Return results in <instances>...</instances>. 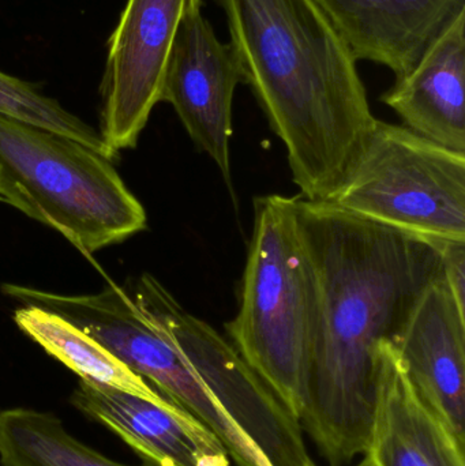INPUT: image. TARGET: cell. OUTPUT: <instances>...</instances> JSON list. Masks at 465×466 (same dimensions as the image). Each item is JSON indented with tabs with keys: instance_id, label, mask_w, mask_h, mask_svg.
Listing matches in <instances>:
<instances>
[{
	"instance_id": "cell-1",
	"label": "cell",
	"mask_w": 465,
	"mask_h": 466,
	"mask_svg": "<svg viewBox=\"0 0 465 466\" xmlns=\"http://www.w3.org/2000/svg\"><path fill=\"white\" fill-rule=\"evenodd\" d=\"M316 288L317 323L299 426L329 466L366 454L379 347L395 344L426 288L442 276L433 244L298 197Z\"/></svg>"
},
{
	"instance_id": "cell-2",
	"label": "cell",
	"mask_w": 465,
	"mask_h": 466,
	"mask_svg": "<svg viewBox=\"0 0 465 466\" xmlns=\"http://www.w3.org/2000/svg\"><path fill=\"white\" fill-rule=\"evenodd\" d=\"M217 2L302 198L330 201L379 120L357 59L316 0Z\"/></svg>"
},
{
	"instance_id": "cell-3",
	"label": "cell",
	"mask_w": 465,
	"mask_h": 466,
	"mask_svg": "<svg viewBox=\"0 0 465 466\" xmlns=\"http://www.w3.org/2000/svg\"><path fill=\"white\" fill-rule=\"evenodd\" d=\"M316 288L298 223V197L254 201V226L231 344L299 421L316 334Z\"/></svg>"
},
{
	"instance_id": "cell-4",
	"label": "cell",
	"mask_w": 465,
	"mask_h": 466,
	"mask_svg": "<svg viewBox=\"0 0 465 466\" xmlns=\"http://www.w3.org/2000/svg\"><path fill=\"white\" fill-rule=\"evenodd\" d=\"M0 201L84 254L145 231L147 212L109 158L62 134L0 115Z\"/></svg>"
},
{
	"instance_id": "cell-5",
	"label": "cell",
	"mask_w": 465,
	"mask_h": 466,
	"mask_svg": "<svg viewBox=\"0 0 465 466\" xmlns=\"http://www.w3.org/2000/svg\"><path fill=\"white\" fill-rule=\"evenodd\" d=\"M328 202L430 244L465 241V153L377 120Z\"/></svg>"
},
{
	"instance_id": "cell-6",
	"label": "cell",
	"mask_w": 465,
	"mask_h": 466,
	"mask_svg": "<svg viewBox=\"0 0 465 466\" xmlns=\"http://www.w3.org/2000/svg\"><path fill=\"white\" fill-rule=\"evenodd\" d=\"M0 289L22 306L48 309L86 331L131 371L209 427L238 466H270L177 345L139 311L123 288L106 285L92 295H60L18 284H3Z\"/></svg>"
},
{
	"instance_id": "cell-7",
	"label": "cell",
	"mask_w": 465,
	"mask_h": 466,
	"mask_svg": "<svg viewBox=\"0 0 465 466\" xmlns=\"http://www.w3.org/2000/svg\"><path fill=\"white\" fill-rule=\"evenodd\" d=\"M139 311L183 353L218 404L253 441L270 466H317L299 421L272 389L209 323L186 311L150 274L133 281Z\"/></svg>"
},
{
	"instance_id": "cell-8",
	"label": "cell",
	"mask_w": 465,
	"mask_h": 466,
	"mask_svg": "<svg viewBox=\"0 0 465 466\" xmlns=\"http://www.w3.org/2000/svg\"><path fill=\"white\" fill-rule=\"evenodd\" d=\"M191 0H127L108 40L101 82L100 133L117 157L134 149L164 81L180 22Z\"/></svg>"
},
{
	"instance_id": "cell-9",
	"label": "cell",
	"mask_w": 465,
	"mask_h": 466,
	"mask_svg": "<svg viewBox=\"0 0 465 466\" xmlns=\"http://www.w3.org/2000/svg\"><path fill=\"white\" fill-rule=\"evenodd\" d=\"M239 84H245V74L234 48L218 40L202 13V0H191L175 38L161 101L174 106L188 137L215 161L231 191L232 101Z\"/></svg>"
},
{
	"instance_id": "cell-10",
	"label": "cell",
	"mask_w": 465,
	"mask_h": 466,
	"mask_svg": "<svg viewBox=\"0 0 465 466\" xmlns=\"http://www.w3.org/2000/svg\"><path fill=\"white\" fill-rule=\"evenodd\" d=\"M71 404L125 441L152 466H231L217 435L161 394L150 400L81 380Z\"/></svg>"
},
{
	"instance_id": "cell-11",
	"label": "cell",
	"mask_w": 465,
	"mask_h": 466,
	"mask_svg": "<svg viewBox=\"0 0 465 466\" xmlns=\"http://www.w3.org/2000/svg\"><path fill=\"white\" fill-rule=\"evenodd\" d=\"M426 407L465 445V312L444 279H434L395 342Z\"/></svg>"
},
{
	"instance_id": "cell-12",
	"label": "cell",
	"mask_w": 465,
	"mask_h": 466,
	"mask_svg": "<svg viewBox=\"0 0 465 466\" xmlns=\"http://www.w3.org/2000/svg\"><path fill=\"white\" fill-rule=\"evenodd\" d=\"M355 59L406 76L465 11V0H316Z\"/></svg>"
},
{
	"instance_id": "cell-13",
	"label": "cell",
	"mask_w": 465,
	"mask_h": 466,
	"mask_svg": "<svg viewBox=\"0 0 465 466\" xmlns=\"http://www.w3.org/2000/svg\"><path fill=\"white\" fill-rule=\"evenodd\" d=\"M464 446L418 396L393 342H382L366 454L377 466H465Z\"/></svg>"
},
{
	"instance_id": "cell-14",
	"label": "cell",
	"mask_w": 465,
	"mask_h": 466,
	"mask_svg": "<svg viewBox=\"0 0 465 466\" xmlns=\"http://www.w3.org/2000/svg\"><path fill=\"white\" fill-rule=\"evenodd\" d=\"M381 101L409 130L465 153V11Z\"/></svg>"
},
{
	"instance_id": "cell-15",
	"label": "cell",
	"mask_w": 465,
	"mask_h": 466,
	"mask_svg": "<svg viewBox=\"0 0 465 466\" xmlns=\"http://www.w3.org/2000/svg\"><path fill=\"white\" fill-rule=\"evenodd\" d=\"M16 326L65 364L79 380L103 383L144 399L161 396L144 378L131 371L97 339L59 314L35 306H22L14 312Z\"/></svg>"
},
{
	"instance_id": "cell-16",
	"label": "cell",
	"mask_w": 465,
	"mask_h": 466,
	"mask_svg": "<svg viewBox=\"0 0 465 466\" xmlns=\"http://www.w3.org/2000/svg\"><path fill=\"white\" fill-rule=\"evenodd\" d=\"M0 464L130 466L112 461L71 437L60 419L52 413L26 408H14L0 412Z\"/></svg>"
},
{
	"instance_id": "cell-17",
	"label": "cell",
	"mask_w": 465,
	"mask_h": 466,
	"mask_svg": "<svg viewBox=\"0 0 465 466\" xmlns=\"http://www.w3.org/2000/svg\"><path fill=\"white\" fill-rule=\"evenodd\" d=\"M0 115L62 134L86 145L114 161L100 133L60 106L59 101L41 93L35 85L0 71Z\"/></svg>"
},
{
	"instance_id": "cell-18",
	"label": "cell",
	"mask_w": 465,
	"mask_h": 466,
	"mask_svg": "<svg viewBox=\"0 0 465 466\" xmlns=\"http://www.w3.org/2000/svg\"><path fill=\"white\" fill-rule=\"evenodd\" d=\"M441 257L444 279L459 309L465 312V241L433 243Z\"/></svg>"
},
{
	"instance_id": "cell-19",
	"label": "cell",
	"mask_w": 465,
	"mask_h": 466,
	"mask_svg": "<svg viewBox=\"0 0 465 466\" xmlns=\"http://www.w3.org/2000/svg\"><path fill=\"white\" fill-rule=\"evenodd\" d=\"M357 466H377L376 462L373 461L369 454H363V460Z\"/></svg>"
}]
</instances>
